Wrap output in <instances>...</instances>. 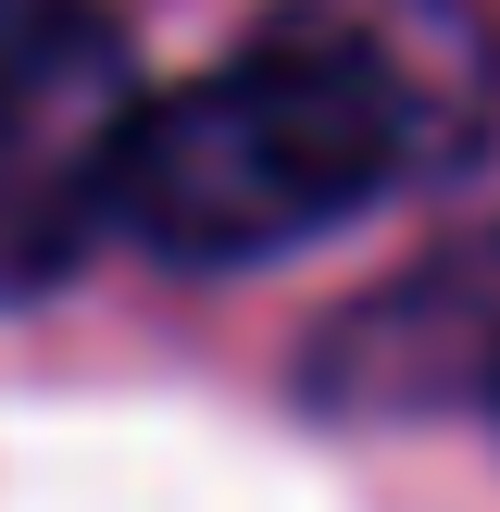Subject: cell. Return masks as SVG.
Here are the masks:
<instances>
[{
	"label": "cell",
	"mask_w": 500,
	"mask_h": 512,
	"mask_svg": "<svg viewBox=\"0 0 500 512\" xmlns=\"http://www.w3.org/2000/svg\"><path fill=\"white\" fill-rule=\"evenodd\" d=\"M488 113L500 38L475 0H275L225 63L138 100L113 238L188 275L275 263L463 163Z\"/></svg>",
	"instance_id": "1"
},
{
	"label": "cell",
	"mask_w": 500,
	"mask_h": 512,
	"mask_svg": "<svg viewBox=\"0 0 500 512\" xmlns=\"http://www.w3.org/2000/svg\"><path fill=\"white\" fill-rule=\"evenodd\" d=\"M138 100L100 0H0V300L63 288L88 238H113Z\"/></svg>",
	"instance_id": "2"
},
{
	"label": "cell",
	"mask_w": 500,
	"mask_h": 512,
	"mask_svg": "<svg viewBox=\"0 0 500 512\" xmlns=\"http://www.w3.org/2000/svg\"><path fill=\"white\" fill-rule=\"evenodd\" d=\"M488 400H500V363H488Z\"/></svg>",
	"instance_id": "3"
}]
</instances>
